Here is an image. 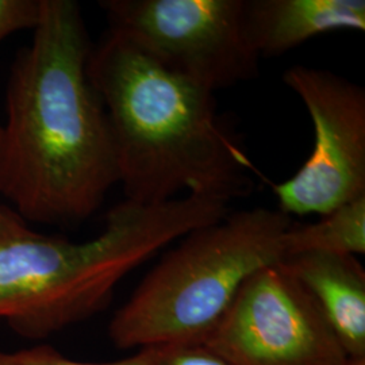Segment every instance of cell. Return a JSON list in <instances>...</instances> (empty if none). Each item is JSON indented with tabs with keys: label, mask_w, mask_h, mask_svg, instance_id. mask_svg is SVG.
Returning <instances> with one entry per match:
<instances>
[{
	"label": "cell",
	"mask_w": 365,
	"mask_h": 365,
	"mask_svg": "<svg viewBox=\"0 0 365 365\" xmlns=\"http://www.w3.org/2000/svg\"><path fill=\"white\" fill-rule=\"evenodd\" d=\"M247 0H106L110 29L161 66L215 92L256 78L259 54L245 26Z\"/></svg>",
	"instance_id": "obj_5"
},
{
	"label": "cell",
	"mask_w": 365,
	"mask_h": 365,
	"mask_svg": "<svg viewBox=\"0 0 365 365\" xmlns=\"http://www.w3.org/2000/svg\"><path fill=\"white\" fill-rule=\"evenodd\" d=\"M200 345L227 365H342L348 359L317 300L283 261L249 277Z\"/></svg>",
	"instance_id": "obj_6"
},
{
	"label": "cell",
	"mask_w": 365,
	"mask_h": 365,
	"mask_svg": "<svg viewBox=\"0 0 365 365\" xmlns=\"http://www.w3.org/2000/svg\"><path fill=\"white\" fill-rule=\"evenodd\" d=\"M41 0H0V41L38 24Z\"/></svg>",
	"instance_id": "obj_12"
},
{
	"label": "cell",
	"mask_w": 365,
	"mask_h": 365,
	"mask_svg": "<svg viewBox=\"0 0 365 365\" xmlns=\"http://www.w3.org/2000/svg\"><path fill=\"white\" fill-rule=\"evenodd\" d=\"M283 264L310 291L348 357H365V271L356 256L310 252Z\"/></svg>",
	"instance_id": "obj_9"
},
{
	"label": "cell",
	"mask_w": 365,
	"mask_h": 365,
	"mask_svg": "<svg viewBox=\"0 0 365 365\" xmlns=\"http://www.w3.org/2000/svg\"><path fill=\"white\" fill-rule=\"evenodd\" d=\"M158 365H227L203 345L163 346Z\"/></svg>",
	"instance_id": "obj_13"
},
{
	"label": "cell",
	"mask_w": 365,
	"mask_h": 365,
	"mask_svg": "<svg viewBox=\"0 0 365 365\" xmlns=\"http://www.w3.org/2000/svg\"><path fill=\"white\" fill-rule=\"evenodd\" d=\"M161 353L163 346H150L118 361L81 363L68 359L49 345H36L14 352L0 351V365H158Z\"/></svg>",
	"instance_id": "obj_11"
},
{
	"label": "cell",
	"mask_w": 365,
	"mask_h": 365,
	"mask_svg": "<svg viewBox=\"0 0 365 365\" xmlns=\"http://www.w3.org/2000/svg\"><path fill=\"white\" fill-rule=\"evenodd\" d=\"M283 245L284 260L310 252L364 255L365 196L327 212L315 223H292Z\"/></svg>",
	"instance_id": "obj_10"
},
{
	"label": "cell",
	"mask_w": 365,
	"mask_h": 365,
	"mask_svg": "<svg viewBox=\"0 0 365 365\" xmlns=\"http://www.w3.org/2000/svg\"><path fill=\"white\" fill-rule=\"evenodd\" d=\"M342 365H365V357H348Z\"/></svg>",
	"instance_id": "obj_14"
},
{
	"label": "cell",
	"mask_w": 365,
	"mask_h": 365,
	"mask_svg": "<svg viewBox=\"0 0 365 365\" xmlns=\"http://www.w3.org/2000/svg\"><path fill=\"white\" fill-rule=\"evenodd\" d=\"M292 223L280 210L256 207L182 237L113 317V344L119 349L200 345L249 277L284 260Z\"/></svg>",
	"instance_id": "obj_4"
},
{
	"label": "cell",
	"mask_w": 365,
	"mask_h": 365,
	"mask_svg": "<svg viewBox=\"0 0 365 365\" xmlns=\"http://www.w3.org/2000/svg\"><path fill=\"white\" fill-rule=\"evenodd\" d=\"M245 26L259 57H272L324 33L364 31L365 1L247 0Z\"/></svg>",
	"instance_id": "obj_8"
},
{
	"label": "cell",
	"mask_w": 365,
	"mask_h": 365,
	"mask_svg": "<svg viewBox=\"0 0 365 365\" xmlns=\"http://www.w3.org/2000/svg\"><path fill=\"white\" fill-rule=\"evenodd\" d=\"M229 212V203L199 196L158 205L126 199L108 211L95 238L73 242L34 232L0 206V321L30 339L86 321L158 250Z\"/></svg>",
	"instance_id": "obj_3"
},
{
	"label": "cell",
	"mask_w": 365,
	"mask_h": 365,
	"mask_svg": "<svg viewBox=\"0 0 365 365\" xmlns=\"http://www.w3.org/2000/svg\"><path fill=\"white\" fill-rule=\"evenodd\" d=\"M33 31L9 83L0 194L25 221H83L119 172L108 118L88 78L92 49L78 3L41 0Z\"/></svg>",
	"instance_id": "obj_1"
},
{
	"label": "cell",
	"mask_w": 365,
	"mask_h": 365,
	"mask_svg": "<svg viewBox=\"0 0 365 365\" xmlns=\"http://www.w3.org/2000/svg\"><path fill=\"white\" fill-rule=\"evenodd\" d=\"M87 71L108 118L128 200L158 205L187 192L229 203L253 191L252 164L222 123L214 92L111 29L92 49Z\"/></svg>",
	"instance_id": "obj_2"
},
{
	"label": "cell",
	"mask_w": 365,
	"mask_h": 365,
	"mask_svg": "<svg viewBox=\"0 0 365 365\" xmlns=\"http://www.w3.org/2000/svg\"><path fill=\"white\" fill-rule=\"evenodd\" d=\"M283 80L310 114L314 148L292 178L272 185L279 210L327 215L365 196V90L310 66H291Z\"/></svg>",
	"instance_id": "obj_7"
}]
</instances>
